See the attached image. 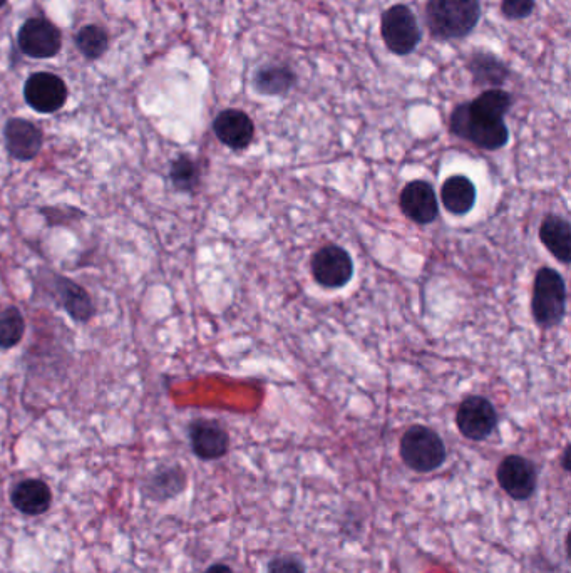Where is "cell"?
Listing matches in <instances>:
<instances>
[{"label":"cell","instance_id":"6da1fadb","mask_svg":"<svg viewBox=\"0 0 571 573\" xmlns=\"http://www.w3.org/2000/svg\"><path fill=\"white\" fill-rule=\"evenodd\" d=\"M449 131L459 140L468 141L479 150L498 151L510 141L505 118L491 113L473 99L461 103L449 116Z\"/></svg>","mask_w":571,"mask_h":573},{"label":"cell","instance_id":"7a4b0ae2","mask_svg":"<svg viewBox=\"0 0 571 573\" xmlns=\"http://www.w3.org/2000/svg\"><path fill=\"white\" fill-rule=\"evenodd\" d=\"M483 14L481 0H427L426 26L438 41H459L471 36Z\"/></svg>","mask_w":571,"mask_h":573},{"label":"cell","instance_id":"3957f363","mask_svg":"<svg viewBox=\"0 0 571 573\" xmlns=\"http://www.w3.org/2000/svg\"><path fill=\"white\" fill-rule=\"evenodd\" d=\"M399 453L404 465L416 473H433L448 458L443 438L422 424H414L402 434Z\"/></svg>","mask_w":571,"mask_h":573},{"label":"cell","instance_id":"277c9868","mask_svg":"<svg viewBox=\"0 0 571 573\" xmlns=\"http://www.w3.org/2000/svg\"><path fill=\"white\" fill-rule=\"evenodd\" d=\"M531 314L543 329L560 326L566 315L565 279L551 267L538 270L533 284Z\"/></svg>","mask_w":571,"mask_h":573},{"label":"cell","instance_id":"5b68a950","mask_svg":"<svg viewBox=\"0 0 571 573\" xmlns=\"http://www.w3.org/2000/svg\"><path fill=\"white\" fill-rule=\"evenodd\" d=\"M381 37L394 56H409L422 41L416 14L406 4H394L381 16Z\"/></svg>","mask_w":571,"mask_h":573},{"label":"cell","instance_id":"8992f818","mask_svg":"<svg viewBox=\"0 0 571 573\" xmlns=\"http://www.w3.org/2000/svg\"><path fill=\"white\" fill-rule=\"evenodd\" d=\"M312 275L325 289H342L354 277V262L349 252L339 245H325L312 257Z\"/></svg>","mask_w":571,"mask_h":573},{"label":"cell","instance_id":"52a82bcc","mask_svg":"<svg viewBox=\"0 0 571 573\" xmlns=\"http://www.w3.org/2000/svg\"><path fill=\"white\" fill-rule=\"evenodd\" d=\"M456 424L464 438L484 441L498 426V413L489 399L483 396H471L459 404Z\"/></svg>","mask_w":571,"mask_h":573},{"label":"cell","instance_id":"ba28073f","mask_svg":"<svg viewBox=\"0 0 571 573\" xmlns=\"http://www.w3.org/2000/svg\"><path fill=\"white\" fill-rule=\"evenodd\" d=\"M501 490L516 501L530 500L538 485V471L525 456L510 455L501 461L496 471Z\"/></svg>","mask_w":571,"mask_h":573},{"label":"cell","instance_id":"9c48e42d","mask_svg":"<svg viewBox=\"0 0 571 573\" xmlns=\"http://www.w3.org/2000/svg\"><path fill=\"white\" fill-rule=\"evenodd\" d=\"M24 96L37 113H56L66 104L67 88L59 76L51 73H37L27 79Z\"/></svg>","mask_w":571,"mask_h":573},{"label":"cell","instance_id":"30bf717a","mask_svg":"<svg viewBox=\"0 0 571 573\" xmlns=\"http://www.w3.org/2000/svg\"><path fill=\"white\" fill-rule=\"evenodd\" d=\"M404 215L419 225L434 223L439 217L438 197L433 185L424 180H414L404 186L399 197Z\"/></svg>","mask_w":571,"mask_h":573},{"label":"cell","instance_id":"8fae6325","mask_svg":"<svg viewBox=\"0 0 571 573\" xmlns=\"http://www.w3.org/2000/svg\"><path fill=\"white\" fill-rule=\"evenodd\" d=\"M191 450L200 460H220L230 448V436L222 424L213 419H195L188 429Z\"/></svg>","mask_w":571,"mask_h":573},{"label":"cell","instance_id":"7c38bea8","mask_svg":"<svg viewBox=\"0 0 571 573\" xmlns=\"http://www.w3.org/2000/svg\"><path fill=\"white\" fill-rule=\"evenodd\" d=\"M213 133L230 150H247L255 138V124L242 109H223L213 121Z\"/></svg>","mask_w":571,"mask_h":573},{"label":"cell","instance_id":"4fadbf2b","mask_svg":"<svg viewBox=\"0 0 571 573\" xmlns=\"http://www.w3.org/2000/svg\"><path fill=\"white\" fill-rule=\"evenodd\" d=\"M61 32L46 19H31L19 32V46L27 56L47 59L61 51Z\"/></svg>","mask_w":571,"mask_h":573},{"label":"cell","instance_id":"5bb4252c","mask_svg":"<svg viewBox=\"0 0 571 573\" xmlns=\"http://www.w3.org/2000/svg\"><path fill=\"white\" fill-rule=\"evenodd\" d=\"M9 155L17 161H32L42 150V131L27 119H9L4 128Z\"/></svg>","mask_w":571,"mask_h":573},{"label":"cell","instance_id":"9a60e30c","mask_svg":"<svg viewBox=\"0 0 571 573\" xmlns=\"http://www.w3.org/2000/svg\"><path fill=\"white\" fill-rule=\"evenodd\" d=\"M52 284H54L52 289L56 294L57 302L61 304L62 309L66 310V314L73 321L86 324L93 319L96 315V307H94L93 299L88 294V290L81 287L78 282L59 274L52 277Z\"/></svg>","mask_w":571,"mask_h":573},{"label":"cell","instance_id":"2e32d148","mask_svg":"<svg viewBox=\"0 0 571 573\" xmlns=\"http://www.w3.org/2000/svg\"><path fill=\"white\" fill-rule=\"evenodd\" d=\"M297 74L287 64L280 62H265L255 69L252 76V86L262 96L285 98L297 86Z\"/></svg>","mask_w":571,"mask_h":573},{"label":"cell","instance_id":"e0dca14e","mask_svg":"<svg viewBox=\"0 0 571 573\" xmlns=\"http://www.w3.org/2000/svg\"><path fill=\"white\" fill-rule=\"evenodd\" d=\"M466 69L474 86L479 88L499 89L511 78L510 66L493 52H473L466 62Z\"/></svg>","mask_w":571,"mask_h":573},{"label":"cell","instance_id":"ac0fdd59","mask_svg":"<svg viewBox=\"0 0 571 573\" xmlns=\"http://www.w3.org/2000/svg\"><path fill=\"white\" fill-rule=\"evenodd\" d=\"M11 500L12 505L19 512L29 517H37V515L46 513L51 506V488L47 486L46 481L36 480V478L24 480L12 490Z\"/></svg>","mask_w":571,"mask_h":573},{"label":"cell","instance_id":"d6986e66","mask_svg":"<svg viewBox=\"0 0 571 573\" xmlns=\"http://www.w3.org/2000/svg\"><path fill=\"white\" fill-rule=\"evenodd\" d=\"M540 240L556 260L570 264L571 227L568 220L558 215H546L540 225Z\"/></svg>","mask_w":571,"mask_h":573},{"label":"cell","instance_id":"ffe728a7","mask_svg":"<svg viewBox=\"0 0 571 573\" xmlns=\"http://www.w3.org/2000/svg\"><path fill=\"white\" fill-rule=\"evenodd\" d=\"M476 195H478L476 186L468 176L464 175L449 176L441 188V202L444 208L458 217L473 210Z\"/></svg>","mask_w":571,"mask_h":573},{"label":"cell","instance_id":"44dd1931","mask_svg":"<svg viewBox=\"0 0 571 573\" xmlns=\"http://www.w3.org/2000/svg\"><path fill=\"white\" fill-rule=\"evenodd\" d=\"M186 488V473L181 466H161L146 481V495L151 500L166 501Z\"/></svg>","mask_w":571,"mask_h":573},{"label":"cell","instance_id":"7402d4cb","mask_svg":"<svg viewBox=\"0 0 571 573\" xmlns=\"http://www.w3.org/2000/svg\"><path fill=\"white\" fill-rule=\"evenodd\" d=\"M170 180L176 191L195 193L201 181L200 165L191 156L180 155L171 161Z\"/></svg>","mask_w":571,"mask_h":573},{"label":"cell","instance_id":"603a6c76","mask_svg":"<svg viewBox=\"0 0 571 573\" xmlns=\"http://www.w3.org/2000/svg\"><path fill=\"white\" fill-rule=\"evenodd\" d=\"M26 334L24 315L17 307H7L0 312V349L19 346Z\"/></svg>","mask_w":571,"mask_h":573},{"label":"cell","instance_id":"cb8c5ba5","mask_svg":"<svg viewBox=\"0 0 571 573\" xmlns=\"http://www.w3.org/2000/svg\"><path fill=\"white\" fill-rule=\"evenodd\" d=\"M79 51L89 59L103 56L108 49V34L98 26H88L81 29L76 36Z\"/></svg>","mask_w":571,"mask_h":573},{"label":"cell","instance_id":"d4e9b609","mask_svg":"<svg viewBox=\"0 0 571 573\" xmlns=\"http://www.w3.org/2000/svg\"><path fill=\"white\" fill-rule=\"evenodd\" d=\"M536 9V0H501L499 12L506 21H525L533 16Z\"/></svg>","mask_w":571,"mask_h":573},{"label":"cell","instance_id":"484cf974","mask_svg":"<svg viewBox=\"0 0 571 573\" xmlns=\"http://www.w3.org/2000/svg\"><path fill=\"white\" fill-rule=\"evenodd\" d=\"M268 573H305V568L297 558L285 555L273 558L272 562L268 563Z\"/></svg>","mask_w":571,"mask_h":573},{"label":"cell","instance_id":"4316f807","mask_svg":"<svg viewBox=\"0 0 571 573\" xmlns=\"http://www.w3.org/2000/svg\"><path fill=\"white\" fill-rule=\"evenodd\" d=\"M203 573H233V570L228 567V565H225V563H217V565H211V567Z\"/></svg>","mask_w":571,"mask_h":573},{"label":"cell","instance_id":"83f0119b","mask_svg":"<svg viewBox=\"0 0 571 573\" xmlns=\"http://www.w3.org/2000/svg\"><path fill=\"white\" fill-rule=\"evenodd\" d=\"M563 470L570 471V446H566L565 453H563Z\"/></svg>","mask_w":571,"mask_h":573},{"label":"cell","instance_id":"f1b7e54d","mask_svg":"<svg viewBox=\"0 0 571 573\" xmlns=\"http://www.w3.org/2000/svg\"><path fill=\"white\" fill-rule=\"evenodd\" d=\"M7 0H0V7L4 6V4H6Z\"/></svg>","mask_w":571,"mask_h":573}]
</instances>
